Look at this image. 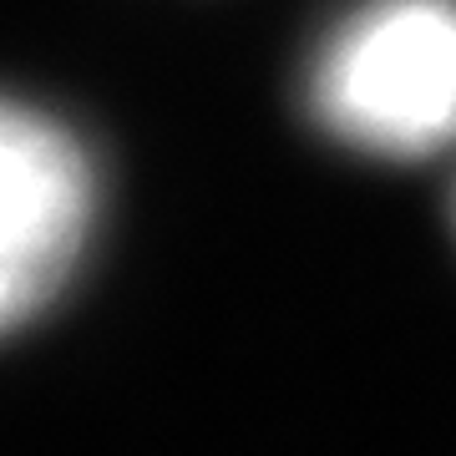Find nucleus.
Wrapping results in <instances>:
<instances>
[{"label": "nucleus", "mask_w": 456, "mask_h": 456, "mask_svg": "<svg viewBox=\"0 0 456 456\" xmlns=\"http://www.w3.org/2000/svg\"><path fill=\"white\" fill-rule=\"evenodd\" d=\"M314 117L375 158H426L456 137V0H370L310 71Z\"/></svg>", "instance_id": "obj_1"}, {"label": "nucleus", "mask_w": 456, "mask_h": 456, "mask_svg": "<svg viewBox=\"0 0 456 456\" xmlns=\"http://www.w3.org/2000/svg\"><path fill=\"white\" fill-rule=\"evenodd\" d=\"M97 218L86 147L20 102L0 97V335L61 294Z\"/></svg>", "instance_id": "obj_2"}]
</instances>
